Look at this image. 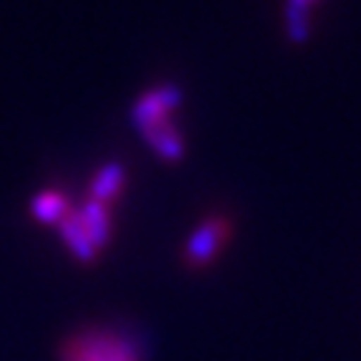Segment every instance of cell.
Wrapping results in <instances>:
<instances>
[{"label": "cell", "mask_w": 361, "mask_h": 361, "mask_svg": "<svg viewBox=\"0 0 361 361\" xmlns=\"http://www.w3.org/2000/svg\"><path fill=\"white\" fill-rule=\"evenodd\" d=\"M57 233H60V242L68 247V253L80 264H94L100 259V250L94 247L92 239H88V233H85V228H82V222H80V216H77L74 208L57 222Z\"/></svg>", "instance_id": "cell-5"}, {"label": "cell", "mask_w": 361, "mask_h": 361, "mask_svg": "<svg viewBox=\"0 0 361 361\" xmlns=\"http://www.w3.org/2000/svg\"><path fill=\"white\" fill-rule=\"evenodd\" d=\"M302 4H307V6H310V4H313V0H302Z\"/></svg>", "instance_id": "cell-10"}, {"label": "cell", "mask_w": 361, "mask_h": 361, "mask_svg": "<svg viewBox=\"0 0 361 361\" xmlns=\"http://www.w3.org/2000/svg\"><path fill=\"white\" fill-rule=\"evenodd\" d=\"M231 236H233V222H231V216L214 214V216L202 219V222L191 231V236H188V242H185V247H183V262H185L191 270L208 267V264L219 256V250L231 242Z\"/></svg>", "instance_id": "cell-2"}, {"label": "cell", "mask_w": 361, "mask_h": 361, "mask_svg": "<svg viewBox=\"0 0 361 361\" xmlns=\"http://www.w3.org/2000/svg\"><path fill=\"white\" fill-rule=\"evenodd\" d=\"M123 188H126V168L120 162H106L103 168H97L92 183H88V200L114 205L120 200Z\"/></svg>", "instance_id": "cell-7"}, {"label": "cell", "mask_w": 361, "mask_h": 361, "mask_svg": "<svg viewBox=\"0 0 361 361\" xmlns=\"http://www.w3.org/2000/svg\"><path fill=\"white\" fill-rule=\"evenodd\" d=\"M88 239L94 242V247L103 253L114 236V216H111V205H103V202H94V200H85L80 208H74Z\"/></svg>", "instance_id": "cell-4"}, {"label": "cell", "mask_w": 361, "mask_h": 361, "mask_svg": "<svg viewBox=\"0 0 361 361\" xmlns=\"http://www.w3.org/2000/svg\"><path fill=\"white\" fill-rule=\"evenodd\" d=\"M140 134L148 142V148L159 159H165V162H179V159L185 157V140H183V134H179V128L173 126V120H165L159 126H151V128H145Z\"/></svg>", "instance_id": "cell-6"}, {"label": "cell", "mask_w": 361, "mask_h": 361, "mask_svg": "<svg viewBox=\"0 0 361 361\" xmlns=\"http://www.w3.org/2000/svg\"><path fill=\"white\" fill-rule=\"evenodd\" d=\"M68 211H71V202H68V197H66L60 188H46V191H40V194L32 200V205H29L32 219L40 222V225H57Z\"/></svg>", "instance_id": "cell-8"}, {"label": "cell", "mask_w": 361, "mask_h": 361, "mask_svg": "<svg viewBox=\"0 0 361 361\" xmlns=\"http://www.w3.org/2000/svg\"><path fill=\"white\" fill-rule=\"evenodd\" d=\"M183 100H185V94L176 82H159L137 97V103L131 106V123L137 126V131L159 126V123L171 120V114L183 106Z\"/></svg>", "instance_id": "cell-3"}, {"label": "cell", "mask_w": 361, "mask_h": 361, "mask_svg": "<svg viewBox=\"0 0 361 361\" xmlns=\"http://www.w3.org/2000/svg\"><path fill=\"white\" fill-rule=\"evenodd\" d=\"M285 20H288V35H290V40H293V43H305L307 35H310V6L302 4V0H288Z\"/></svg>", "instance_id": "cell-9"}, {"label": "cell", "mask_w": 361, "mask_h": 361, "mask_svg": "<svg viewBox=\"0 0 361 361\" xmlns=\"http://www.w3.org/2000/svg\"><path fill=\"white\" fill-rule=\"evenodd\" d=\"M60 361H142L140 347L109 327H92L68 336L60 347Z\"/></svg>", "instance_id": "cell-1"}]
</instances>
